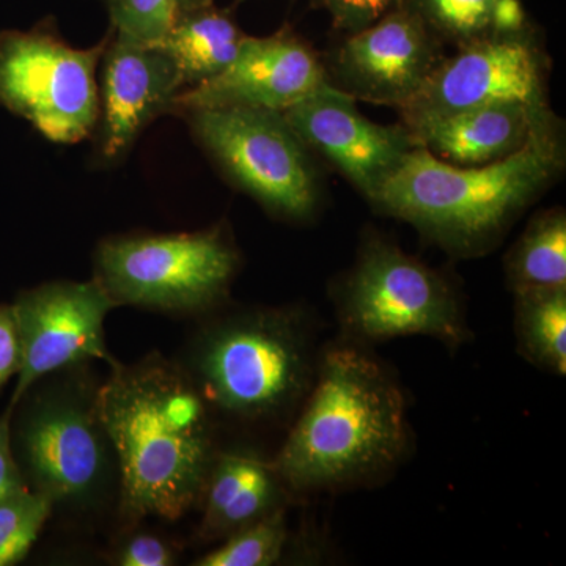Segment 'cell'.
Masks as SVG:
<instances>
[{"mask_svg":"<svg viewBox=\"0 0 566 566\" xmlns=\"http://www.w3.org/2000/svg\"><path fill=\"white\" fill-rule=\"evenodd\" d=\"M109 370L99 411L120 469L118 527L180 521L199 509L221 450L218 417L181 365L161 353L115 360Z\"/></svg>","mask_w":566,"mask_h":566,"instance_id":"1","label":"cell"},{"mask_svg":"<svg viewBox=\"0 0 566 566\" xmlns=\"http://www.w3.org/2000/svg\"><path fill=\"white\" fill-rule=\"evenodd\" d=\"M406 442L400 386L353 342L327 349L316 365L303 411L273 464L290 493L335 490L392 468Z\"/></svg>","mask_w":566,"mask_h":566,"instance_id":"2","label":"cell"},{"mask_svg":"<svg viewBox=\"0 0 566 566\" xmlns=\"http://www.w3.org/2000/svg\"><path fill=\"white\" fill-rule=\"evenodd\" d=\"M565 144L557 118L523 148L482 166H453L417 145L371 205L457 255L485 252L557 180Z\"/></svg>","mask_w":566,"mask_h":566,"instance_id":"3","label":"cell"},{"mask_svg":"<svg viewBox=\"0 0 566 566\" xmlns=\"http://www.w3.org/2000/svg\"><path fill=\"white\" fill-rule=\"evenodd\" d=\"M102 382L92 363L71 365L9 405L14 460L29 490L50 499L52 516L117 513L120 469L99 411Z\"/></svg>","mask_w":566,"mask_h":566,"instance_id":"4","label":"cell"},{"mask_svg":"<svg viewBox=\"0 0 566 566\" xmlns=\"http://www.w3.org/2000/svg\"><path fill=\"white\" fill-rule=\"evenodd\" d=\"M175 360L216 417L244 423L292 415L316 371L308 324L292 307L223 305L197 318Z\"/></svg>","mask_w":566,"mask_h":566,"instance_id":"5","label":"cell"},{"mask_svg":"<svg viewBox=\"0 0 566 566\" xmlns=\"http://www.w3.org/2000/svg\"><path fill=\"white\" fill-rule=\"evenodd\" d=\"M241 256L222 226L200 232L120 234L93 255V279L117 307L202 316L229 303Z\"/></svg>","mask_w":566,"mask_h":566,"instance_id":"6","label":"cell"},{"mask_svg":"<svg viewBox=\"0 0 566 566\" xmlns=\"http://www.w3.org/2000/svg\"><path fill=\"white\" fill-rule=\"evenodd\" d=\"M193 139L227 180L286 221H308L319 207V177L311 150L282 112L211 107L181 114Z\"/></svg>","mask_w":566,"mask_h":566,"instance_id":"7","label":"cell"},{"mask_svg":"<svg viewBox=\"0 0 566 566\" xmlns=\"http://www.w3.org/2000/svg\"><path fill=\"white\" fill-rule=\"evenodd\" d=\"M354 344L428 335L457 348L469 337L458 294L444 275L379 237L364 241L338 293Z\"/></svg>","mask_w":566,"mask_h":566,"instance_id":"8","label":"cell"},{"mask_svg":"<svg viewBox=\"0 0 566 566\" xmlns=\"http://www.w3.org/2000/svg\"><path fill=\"white\" fill-rule=\"evenodd\" d=\"M106 39L70 46L51 29L0 33V106L55 144H76L98 125L96 70Z\"/></svg>","mask_w":566,"mask_h":566,"instance_id":"9","label":"cell"},{"mask_svg":"<svg viewBox=\"0 0 566 566\" xmlns=\"http://www.w3.org/2000/svg\"><path fill=\"white\" fill-rule=\"evenodd\" d=\"M547 59L535 28L458 48L442 59L411 102L400 107L401 125L502 103L546 107Z\"/></svg>","mask_w":566,"mask_h":566,"instance_id":"10","label":"cell"},{"mask_svg":"<svg viewBox=\"0 0 566 566\" xmlns=\"http://www.w3.org/2000/svg\"><path fill=\"white\" fill-rule=\"evenodd\" d=\"M11 308L20 335L21 365L9 405L52 371L117 360L107 349L104 324L118 307L93 277L41 283L18 294Z\"/></svg>","mask_w":566,"mask_h":566,"instance_id":"11","label":"cell"},{"mask_svg":"<svg viewBox=\"0 0 566 566\" xmlns=\"http://www.w3.org/2000/svg\"><path fill=\"white\" fill-rule=\"evenodd\" d=\"M444 48L415 11L398 6L374 24L344 33L322 62L326 81L356 102L400 109L446 57Z\"/></svg>","mask_w":566,"mask_h":566,"instance_id":"12","label":"cell"},{"mask_svg":"<svg viewBox=\"0 0 566 566\" xmlns=\"http://www.w3.org/2000/svg\"><path fill=\"white\" fill-rule=\"evenodd\" d=\"M356 104L348 93L324 81L282 115L308 150L323 156L371 202L419 144L405 125L368 120Z\"/></svg>","mask_w":566,"mask_h":566,"instance_id":"13","label":"cell"},{"mask_svg":"<svg viewBox=\"0 0 566 566\" xmlns=\"http://www.w3.org/2000/svg\"><path fill=\"white\" fill-rule=\"evenodd\" d=\"M326 81L322 57L292 28L245 36L233 62L218 76L185 88L170 114L211 107L283 112Z\"/></svg>","mask_w":566,"mask_h":566,"instance_id":"14","label":"cell"},{"mask_svg":"<svg viewBox=\"0 0 566 566\" xmlns=\"http://www.w3.org/2000/svg\"><path fill=\"white\" fill-rule=\"evenodd\" d=\"M99 92L98 151L103 161L128 155L159 115L172 112L186 85L161 44H145L109 32Z\"/></svg>","mask_w":566,"mask_h":566,"instance_id":"15","label":"cell"},{"mask_svg":"<svg viewBox=\"0 0 566 566\" xmlns=\"http://www.w3.org/2000/svg\"><path fill=\"white\" fill-rule=\"evenodd\" d=\"M556 115L549 106L491 104L424 122L409 129L420 147L453 166H482L506 158Z\"/></svg>","mask_w":566,"mask_h":566,"instance_id":"16","label":"cell"},{"mask_svg":"<svg viewBox=\"0 0 566 566\" xmlns=\"http://www.w3.org/2000/svg\"><path fill=\"white\" fill-rule=\"evenodd\" d=\"M289 490L273 460L252 450H219L205 485L196 538L219 543L249 524L285 509Z\"/></svg>","mask_w":566,"mask_h":566,"instance_id":"17","label":"cell"},{"mask_svg":"<svg viewBox=\"0 0 566 566\" xmlns=\"http://www.w3.org/2000/svg\"><path fill=\"white\" fill-rule=\"evenodd\" d=\"M245 36L232 11L214 2L180 11L161 46L177 63L186 88H191L221 74Z\"/></svg>","mask_w":566,"mask_h":566,"instance_id":"18","label":"cell"},{"mask_svg":"<svg viewBox=\"0 0 566 566\" xmlns=\"http://www.w3.org/2000/svg\"><path fill=\"white\" fill-rule=\"evenodd\" d=\"M444 46H468L534 28L523 0H401Z\"/></svg>","mask_w":566,"mask_h":566,"instance_id":"19","label":"cell"},{"mask_svg":"<svg viewBox=\"0 0 566 566\" xmlns=\"http://www.w3.org/2000/svg\"><path fill=\"white\" fill-rule=\"evenodd\" d=\"M515 294L566 289V216L560 208L535 216L506 259Z\"/></svg>","mask_w":566,"mask_h":566,"instance_id":"20","label":"cell"},{"mask_svg":"<svg viewBox=\"0 0 566 566\" xmlns=\"http://www.w3.org/2000/svg\"><path fill=\"white\" fill-rule=\"evenodd\" d=\"M521 354L542 370L566 374V289L515 294Z\"/></svg>","mask_w":566,"mask_h":566,"instance_id":"21","label":"cell"},{"mask_svg":"<svg viewBox=\"0 0 566 566\" xmlns=\"http://www.w3.org/2000/svg\"><path fill=\"white\" fill-rule=\"evenodd\" d=\"M289 542L285 509L227 536L196 558V566H271L281 560Z\"/></svg>","mask_w":566,"mask_h":566,"instance_id":"22","label":"cell"},{"mask_svg":"<svg viewBox=\"0 0 566 566\" xmlns=\"http://www.w3.org/2000/svg\"><path fill=\"white\" fill-rule=\"evenodd\" d=\"M51 517L50 499L32 490L0 501V566L21 564Z\"/></svg>","mask_w":566,"mask_h":566,"instance_id":"23","label":"cell"},{"mask_svg":"<svg viewBox=\"0 0 566 566\" xmlns=\"http://www.w3.org/2000/svg\"><path fill=\"white\" fill-rule=\"evenodd\" d=\"M111 32L145 44H161L172 29L178 0H104Z\"/></svg>","mask_w":566,"mask_h":566,"instance_id":"24","label":"cell"},{"mask_svg":"<svg viewBox=\"0 0 566 566\" xmlns=\"http://www.w3.org/2000/svg\"><path fill=\"white\" fill-rule=\"evenodd\" d=\"M180 549L166 535L137 523L118 527L106 558L115 566H172L180 564Z\"/></svg>","mask_w":566,"mask_h":566,"instance_id":"25","label":"cell"},{"mask_svg":"<svg viewBox=\"0 0 566 566\" xmlns=\"http://www.w3.org/2000/svg\"><path fill=\"white\" fill-rule=\"evenodd\" d=\"M315 9L326 11L335 31L353 33L374 24L401 0H308Z\"/></svg>","mask_w":566,"mask_h":566,"instance_id":"26","label":"cell"},{"mask_svg":"<svg viewBox=\"0 0 566 566\" xmlns=\"http://www.w3.org/2000/svg\"><path fill=\"white\" fill-rule=\"evenodd\" d=\"M21 365L20 335L11 304H0V389L18 375Z\"/></svg>","mask_w":566,"mask_h":566,"instance_id":"27","label":"cell"},{"mask_svg":"<svg viewBox=\"0 0 566 566\" xmlns=\"http://www.w3.org/2000/svg\"><path fill=\"white\" fill-rule=\"evenodd\" d=\"M10 419L11 408L7 406L0 415V501L29 490L11 450Z\"/></svg>","mask_w":566,"mask_h":566,"instance_id":"28","label":"cell"},{"mask_svg":"<svg viewBox=\"0 0 566 566\" xmlns=\"http://www.w3.org/2000/svg\"><path fill=\"white\" fill-rule=\"evenodd\" d=\"M214 2L216 0H178V6H180V11H182L197 9V7L210 6V3Z\"/></svg>","mask_w":566,"mask_h":566,"instance_id":"29","label":"cell"}]
</instances>
